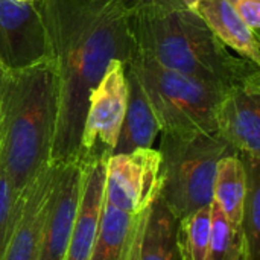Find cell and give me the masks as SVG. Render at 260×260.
Returning a JSON list of instances; mask_svg holds the SVG:
<instances>
[{"label":"cell","instance_id":"obj_16","mask_svg":"<svg viewBox=\"0 0 260 260\" xmlns=\"http://www.w3.org/2000/svg\"><path fill=\"white\" fill-rule=\"evenodd\" d=\"M177 232L178 219L157 197L145 218L137 260H181Z\"/></svg>","mask_w":260,"mask_h":260},{"label":"cell","instance_id":"obj_26","mask_svg":"<svg viewBox=\"0 0 260 260\" xmlns=\"http://www.w3.org/2000/svg\"><path fill=\"white\" fill-rule=\"evenodd\" d=\"M0 72H2V69H0Z\"/></svg>","mask_w":260,"mask_h":260},{"label":"cell","instance_id":"obj_12","mask_svg":"<svg viewBox=\"0 0 260 260\" xmlns=\"http://www.w3.org/2000/svg\"><path fill=\"white\" fill-rule=\"evenodd\" d=\"M82 161V160H81ZM84 163V186L73 222L72 236L69 241L64 260H88L91 256L104 203H105V168L107 160L82 161Z\"/></svg>","mask_w":260,"mask_h":260},{"label":"cell","instance_id":"obj_9","mask_svg":"<svg viewBox=\"0 0 260 260\" xmlns=\"http://www.w3.org/2000/svg\"><path fill=\"white\" fill-rule=\"evenodd\" d=\"M84 186V163L58 165V175L41 233L38 260H64Z\"/></svg>","mask_w":260,"mask_h":260},{"label":"cell","instance_id":"obj_18","mask_svg":"<svg viewBox=\"0 0 260 260\" xmlns=\"http://www.w3.org/2000/svg\"><path fill=\"white\" fill-rule=\"evenodd\" d=\"M239 155V154H238ZM247 172L242 236L250 260L260 259V158L239 155Z\"/></svg>","mask_w":260,"mask_h":260},{"label":"cell","instance_id":"obj_20","mask_svg":"<svg viewBox=\"0 0 260 260\" xmlns=\"http://www.w3.org/2000/svg\"><path fill=\"white\" fill-rule=\"evenodd\" d=\"M207 260H250L242 229H233L212 201V235Z\"/></svg>","mask_w":260,"mask_h":260},{"label":"cell","instance_id":"obj_17","mask_svg":"<svg viewBox=\"0 0 260 260\" xmlns=\"http://www.w3.org/2000/svg\"><path fill=\"white\" fill-rule=\"evenodd\" d=\"M247 195V172L241 157L233 152L222 157L216 166L213 203L221 209L233 229H242Z\"/></svg>","mask_w":260,"mask_h":260},{"label":"cell","instance_id":"obj_23","mask_svg":"<svg viewBox=\"0 0 260 260\" xmlns=\"http://www.w3.org/2000/svg\"><path fill=\"white\" fill-rule=\"evenodd\" d=\"M244 23L259 35L260 29V0H227Z\"/></svg>","mask_w":260,"mask_h":260},{"label":"cell","instance_id":"obj_2","mask_svg":"<svg viewBox=\"0 0 260 260\" xmlns=\"http://www.w3.org/2000/svg\"><path fill=\"white\" fill-rule=\"evenodd\" d=\"M58 114L52 59L0 72V168L18 195L50 163Z\"/></svg>","mask_w":260,"mask_h":260},{"label":"cell","instance_id":"obj_10","mask_svg":"<svg viewBox=\"0 0 260 260\" xmlns=\"http://www.w3.org/2000/svg\"><path fill=\"white\" fill-rule=\"evenodd\" d=\"M216 133L239 155L260 158V73L225 91Z\"/></svg>","mask_w":260,"mask_h":260},{"label":"cell","instance_id":"obj_6","mask_svg":"<svg viewBox=\"0 0 260 260\" xmlns=\"http://www.w3.org/2000/svg\"><path fill=\"white\" fill-rule=\"evenodd\" d=\"M128 98L126 64L113 59L87 101L79 160H108L116 148Z\"/></svg>","mask_w":260,"mask_h":260},{"label":"cell","instance_id":"obj_3","mask_svg":"<svg viewBox=\"0 0 260 260\" xmlns=\"http://www.w3.org/2000/svg\"><path fill=\"white\" fill-rule=\"evenodd\" d=\"M133 30L139 53L222 91L259 72L248 59L235 56L189 8L139 12L133 15Z\"/></svg>","mask_w":260,"mask_h":260},{"label":"cell","instance_id":"obj_1","mask_svg":"<svg viewBox=\"0 0 260 260\" xmlns=\"http://www.w3.org/2000/svg\"><path fill=\"white\" fill-rule=\"evenodd\" d=\"M56 72L58 114L50 163L79 158L88 94L113 59L137 53L133 15L116 0H40Z\"/></svg>","mask_w":260,"mask_h":260},{"label":"cell","instance_id":"obj_24","mask_svg":"<svg viewBox=\"0 0 260 260\" xmlns=\"http://www.w3.org/2000/svg\"><path fill=\"white\" fill-rule=\"evenodd\" d=\"M183 2V5L186 6V8H189V9H193L197 5H198V2L200 0H181Z\"/></svg>","mask_w":260,"mask_h":260},{"label":"cell","instance_id":"obj_7","mask_svg":"<svg viewBox=\"0 0 260 260\" xmlns=\"http://www.w3.org/2000/svg\"><path fill=\"white\" fill-rule=\"evenodd\" d=\"M160 190V152L154 148L114 154L105 168V203L128 213L149 210Z\"/></svg>","mask_w":260,"mask_h":260},{"label":"cell","instance_id":"obj_21","mask_svg":"<svg viewBox=\"0 0 260 260\" xmlns=\"http://www.w3.org/2000/svg\"><path fill=\"white\" fill-rule=\"evenodd\" d=\"M24 195H18L6 172L0 168V260H3L8 244L12 238Z\"/></svg>","mask_w":260,"mask_h":260},{"label":"cell","instance_id":"obj_14","mask_svg":"<svg viewBox=\"0 0 260 260\" xmlns=\"http://www.w3.org/2000/svg\"><path fill=\"white\" fill-rule=\"evenodd\" d=\"M126 108L113 155L128 154L143 148H152L157 136L160 134V126L152 105L140 79L129 66H126Z\"/></svg>","mask_w":260,"mask_h":260},{"label":"cell","instance_id":"obj_11","mask_svg":"<svg viewBox=\"0 0 260 260\" xmlns=\"http://www.w3.org/2000/svg\"><path fill=\"white\" fill-rule=\"evenodd\" d=\"M58 175V165L49 163L27 186L24 201L3 260H38L41 233Z\"/></svg>","mask_w":260,"mask_h":260},{"label":"cell","instance_id":"obj_15","mask_svg":"<svg viewBox=\"0 0 260 260\" xmlns=\"http://www.w3.org/2000/svg\"><path fill=\"white\" fill-rule=\"evenodd\" d=\"M209 26L215 37L241 58L260 66L259 35H256L238 15L227 0H200L192 9Z\"/></svg>","mask_w":260,"mask_h":260},{"label":"cell","instance_id":"obj_8","mask_svg":"<svg viewBox=\"0 0 260 260\" xmlns=\"http://www.w3.org/2000/svg\"><path fill=\"white\" fill-rule=\"evenodd\" d=\"M49 58L38 3L0 0V69L20 70Z\"/></svg>","mask_w":260,"mask_h":260},{"label":"cell","instance_id":"obj_19","mask_svg":"<svg viewBox=\"0 0 260 260\" xmlns=\"http://www.w3.org/2000/svg\"><path fill=\"white\" fill-rule=\"evenodd\" d=\"M212 235V204L178 221L177 244L181 260H207Z\"/></svg>","mask_w":260,"mask_h":260},{"label":"cell","instance_id":"obj_4","mask_svg":"<svg viewBox=\"0 0 260 260\" xmlns=\"http://www.w3.org/2000/svg\"><path fill=\"white\" fill-rule=\"evenodd\" d=\"M160 152L158 197L180 221L210 206L219 160L233 148L218 134H163Z\"/></svg>","mask_w":260,"mask_h":260},{"label":"cell","instance_id":"obj_13","mask_svg":"<svg viewBox=\"0 0 260 260\" xmlns=\"http://www.w3.org/2000/svg\"><path fill=\"white\" fill-rule=\"evenodd\" d=\"M146 215L148 212L128 215L104 203L98 238L88 260H137Z\"/></svg>","mask_w":260,"mask_h":260},{"label":"cell","instance_id":"obj_25","mask_svg":"<svg viewBox=\"0 0 260 260\" xmlns=\"http://www.w3.org/2000/svg\"><path fill=\"white\" fill-rule=\"evenodd\" d=\"M17 2H30V3H38L40 0H17Z\"/></svg>","mask_w":260,"mask_h":260},{"label":"cell","instance_id":"obj_22","mask_svg":"<svg viewBox=\"0 0 260 260\" xmlns=\"http://www.w3.org/2000/svg\"><path fill=\"white\" fill-rule=\"evenodd\" d=\"M129 15H136L145 11L158 9H177L186 8L181 0H116Z\"/></svg>","mask_w":260,"mask_h":260},{"label":"cell","instance_id":"obj_5","mask_svg":"<svg viewBox=\"0 0 260 260\" xmlns=\"http://www.w3.org/2000/svg\"><path fill=\"white\" fill-rule=\"evenodd\" d=\"M126 66L140 79L160 133L175 136L216 133L218 110L225 91L165 69L139 52Z\"/></svg>","mask_w":260,"mask_h":260}]
</instances>
